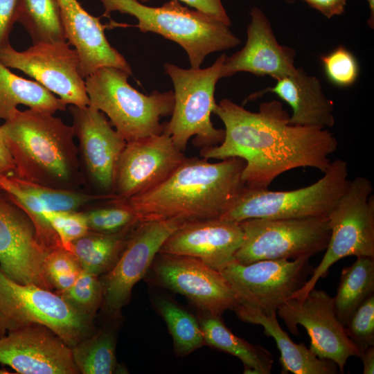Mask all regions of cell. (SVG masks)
Segmentation results:
<instances>
[{
    "label": "cell",
    "mask_w": 374,
    "mask_h": 374,
    "mask_svg": "<svg viewBox=\"0 0 374 374\" xmlns=\"http://www.w3.org/2000/svg\"><path fill=\"white\" fill-rule=\"evenodd\" d=\"M213 114L224 125V138L218 145L202 148L200 156L244 160L242 179L247 188H268L280 175L298 168L323 173L337 149V139L326 128L290 124V115L276 100L252 112L224 98Z\"/></svg>",
    "instance_id": "cell-1"
},
{
    "label": "cell",
    "mask_w": 374,
    "mask_h": 374,
    "mask_svg": "<svg viewBox=\"0 0 374 374\" xmlns=\"http://www.w3.org/2000/svg\"><path fill=\"white\" fill-rule=\"evenodd\" d=\"M244 165L238 157L217 163L186 157L154 188L127 199L115 198L129 207L140 222L220 218L245 187L242 179Z\"/></svg>",
    "instance_id": "cell-2"
},
{
    "label": "cell",
    "mask_w": 374,
    "mask_h": 374,
    "mask_svg": "<svg viewBox=\"0 0 374 374\" xmlns=\"http://www.w3.org/2000/svg\"><path fill=\"white\" fill-rule=\"evenodd\" d=\"M15 175L51 188L76 190L82 184L78 148L72 126L53 114L29 108L0 126Z\"/></svg>",
    "instance_id": "cell-3"
},
{
    "label": "cell",
    "mask_w": 374,
    "mask_h": 374,
    "mask_svg": "<svg viewBox=\"0 0 374 374\" xmlns=\"http://www.w3.org/2000/svg\"><path fill=\"white\" fill-rule=\"evenodd\" d=\"M103 16L118 11L134 17L143 33L160 35L180 45L186 52L192 68H200L205 57L216 51L234 48L240 39L229 26L199 10L170 0L161 6L151 7L139 0H99Z\"/></svg>",
    "instance_id": "cell-4"
},
{
    "label": "cell",
    "mask_w": 374,
    "mask_h": 374,
    "mask_svg": "<svg viewBox=\"0 0 374 374\" xmlns=\"http://www.w3.org/2000/svg\"><path fill=\"white\" fill-rule=\"evenodd\" d=\"M130 75L103 66L84 78L89 105L103 112L126 142L162 133L160 119L172 114L175 104L172 91L143 94L129 84Z\"/></svg>",
    "instance_id": "cell-5"
},
{
    "label": "cell",
    "mask_w": 374,
    "mask_h": 374,
    "mask_svg": "<svg viewBox=\"0 0 374 374\" xmlns=\"http://www.w3.org/2000/svg\"><path fill=\"white\" fill-rule=\"evenodd\" d=\"M323 174L312 185L293 190L245 186L220 219L240 222L252 218L328 217L349 185L347 163L335 159Z\"/></svg>",
    "instance_id": "cell-6"
},
{
    "label": "cell",
    "mask_w": 374,
    "mask_h": 374,
    "mask_svg": "<svg viewBox=\"0 0 374 374\" xmlns=\"http://www.w3.org/2000/svg\"><path fill=\"white\" fill-rule=\"evenodd\" d=\"M226 56L220 55L204 69H186L173 64H164L174 85L175 104L170 121L164 123L163 130L182 152L192 137L193 144L201 149L218 145L224 140V130L215 128L211 116L217 105L215 86L222 78Z\"/></svg>",
    "instance_id": "cell-7"
},
{
    "label": "cell",
    "mask_w": 374,
    "mask_h": 374,
    "mask_svg": "<svg viewBox=\"0 0 374 374\" xmlns=\"http://www.w3.org/2000/svg\"><path fill=\"white\" fill-rule=\"evenodd\" d=\"M91 320L59 294L34 284L17 283L0 269V337L6 331L40 325L72 348L90 336Z\"/></svg>",
    "instance_id": "cell-8"
},
{
    "label": "cell",
    "mask_w": 374,
    "mask_h": 374,
    "mask_svg": "<svg viewBox=\"0 0 374 374\" xmlns=\"http://www.w3.org/2000/svg\"><path fill=\"white\" fill-rule=\"evenodd\" d=\"M371 181L359 176L349 185L328 216L330 236L326 253L305 285L292 298H303L346 256L374 258V196Z\"/></svg>",
    "instance_id": "cell-9"
},
{
    "label": "cell",
    "mask_w": 374,
    "mask_h": 374,
    "mask_svg": "<svg viewBox=\"0 0 374 374\" xmlns=\"http://www.w3.org/2000/svg\"><path fill=\"white\" fill-rule=\"evenodd\" d=\"M239 224L243 237L235 259L242 264L310 258L326 249L330 236L328 217L252 218Z\"/></svg>",
    "instance_id": "cell-10"
},
{
    "label": "cell",
    "mask_w": 374,
    "mask_h": 374,
    "mask_svg": "<svg viewBox=\"0 0 374 374\" xmlns=\"http://www.w3.org/2000/svg\"><path fill=\"white\" fill-rule=\"evenodd\" d=\"M313 269L309 257L262 260L249 264L233 259L221 273L240 305L269 316L277 313L305 285Z\"/></svg>",
    "instance_id": "cell-11"
},
{
    "label": "cell",
    "mask_w": 374,
    "mask_h": 374,
    "mask_svg": "<svg viewBox=\"0 0 374 374\" xmlns=\"http://www.w3.org/2000/svg\"><path fill=\"white\" fill-rule=\"evenodd\" d=\"M69 42L38 43L23 51L10 44L0 50V62L34 78L66 105L84 107L89 105L80 60Z\"/></svg>",
    "instance_id": "cell-12"
},
{
    "label": "cell",
    "mask_w": 374,
    "mask_h": 374,
    "mask_svg": "<svg viewBox=\"0 0 374 374\" xmlns=\"http://www.w3.org/2000/svg\"><path fill=\"white\" fill-rule=\"evenodd\" d=\"M186 221L179 218L139 222L114 266L103 280L104 310L115 317L130 299L132 289L148 271L163 242Z\"/></svg>",
    "instance_id": "cell-13"
},
{
    "label": "cell",
    "mask_w": 374,
    "mask_h": 374,
    "mask_svg": "<svg viewBox=\"0 0 374 374\" xmlns=\"http://www.w3.org/2000/svg\"><path fill=\"white\" fill-rule=\"evenodd\" d=\"M277 313L291 333L299 335L297 327L302 326L310 338L312 352L321 359L335 362L340 373H344L349 357H359L336 317L333 298L325 291L314 287L303 298L290 299Z\"/></svg>",
    "instance_id": "cell-14"
},
{
    "label": "cell",
    "mask_w": 374,
    "mask_h": 374,
    "mask_svg": "<svg viewBox=\"0 0 374 374\" xmlns=\"http://www.w3.org/2000/svg\"><path fill=\"white\" fill-rule=\"evenodd\" d=\"M150 269L157 284L186 296L202 312L221 317L239 304L221 271L198 258L158 253Z\"/></svg>",
    "instance_id": "cell-15"
},
{
    "label": "cell",
    "mask_w": 374,
    "mask_h": 374,
    "mask_svg": "<svg viewBox=\"0 0 374 374\" xmlns=\"http://www.w3.org/2000/svg\"><path fill=\"white\" fill-rule=\"evenodd\" d=\"M50 249L28 215L0 188V269L11 280L51 290L44 270Z\"/></svg>",
    "instance_id": "cell-16"
},
{
    "label": "cell",
    "mask_w": 374,
    "mask_h": 374,
    "mask_svg": "<svg viewBox=\"0 0 374 374\" xmlns=\"http://www.w3.org/2000/svg\"><path fill=\"white\" fill-rule=\"evenodd\" d=\"M166 132L127 142L116 170L113 193L127 199L166 180L185 159Z\"/></svg>",
    "instance_id": "cell-17"
},
{
    "label": "cell",
    "mask_w": 374,
    "mask_h": 374,
    "mask_svg": "<svg viewBox=\"0 0 374 374\" xmlns=\"http://www.w3.org/2000/svg\"><path fill=\"white\" fill-rule=\"evenodd\" d=\"M0 364L21 374H77L71 348L46 327L33 325L0 337Z\"/></svg>",
    "instance_id": "cell-18"
},
{
    "label": "cell",
    "mask_w": 374,
    "mask_h": 374,
    "mask_svg": "<svg viewBox=\"0 0 374 374\" xmlns=\"http://www.w3.org/2000/svg\"><path fill=\"white\" fill-rule=\"evenodd\" d=\"M69 111L87 175L98 188L113 193L117 164L127 142L101 111L89 105H70Z\"/></svg>",
    "instance_id": "cell-19"
},
{
    "label": "cell",
    "mask_w": 374,
    "mask_h": 374,
    "mask_svg": "<svg viewBox=\"0 0 374 374\" xmlns=\"http://www.w3.org/2000/svg\"><path fill=\"white\" fill-rule=\"evenodd\" d=\"M242 237L237 222L220 218L186 222L167 238L159 253L194 257L221 271L235 259Z\"/></svg>",
    "instance_id": "cell-20"
},
{
    "label": "cell",
    "mask_w": 374,
    "mask_h": 374,
    "mask_svg": "<svg viewBox=\"0 0 374 374\" xmlns=\"http://www.w3.org/2000/svg\"><path fill=\"white\" fill-rule=\"evenodd\" d=\"M249 13L246 44L235 53L226 56L222 78L242 71L277 80L294 72L295 51L278 42L269 20L260 8L253 6Z\"/></svg>",
    "instance_id": "cell-21"
},
{
    "label": "cell",
    "mask_w": 374,
    "mask_h": 374,
    "mask_svg": "<svg viewBox=\"0 0 374 374\" xmlns=\"http://www.w3.org/2000/svg\"><path fill=\"white\" fill-rule=\"evenodd\" d=\"M57 1L66 39L78 54L83 78L103 66L118 68L132 75L125 58L107 39L99 18L87 12L78 0Z\"/></svg>",
    "instance_id": "cell-22"
},
{
    "label": "cell",
    "mask_w": 374,
    "mask_h": 374,
    "mask_svg": "<svg viewBox=\"0 0 374 374\" xmlns=\"http://www.w3.org/2000/svg\"><path fill=\"white\" fill-rule=\"evenodd\" d=\"M273 87L258 91L252 98L273 93L292 108L290 124L320 128L335 124L334 103L324 94L319 80L296 68L292 73L280 78Z\"/></svg>",
    "instance_id": "cell-23"
},
{
    "label": "cell",
    "mask_w": 374,
    "mask_h": 374,
    "mask_svg": "<svg viewBox=\"0 0 374 374\" xmlns=\"http://www.w3.org/2000/svg\"><path fill=\"white\" fill-rule=\"evenodd\" d=\"M233 311L243 322L260 325L265 334L271 337L280 350L281 373L335 374L339 368L335 362L321 359L308 348L303 343L296 344L279 325L277 313L266 316L260 312L238 304Z\"/></svg>",
    "instance_id": "cell-24"
},
{
    "label": "cell",
    "mask_w": 374,
    "mask_h": 374,
    "mask_svg": "<svg viewBox=\"0 0 374 374\" xmlns=\"http://www.w3.org/2000/svg\"><path fill=\"white\" fill-rule=\"evenodd\" d=\"M199 323L207 345L239 358L244 373L270 374L273 355L260 345L251 344L235 336L224 323L221 317L203 312Z\"/></svg>",
    "instance_id": "cell-25"
},
{
    "label": "cell",
    "mask_w": 374,
    "mask_h": 374,
    "mask_svg": "<svg viewBox=\"0 0 374 374\" xmlns=\"http://www.w3.org/2000/svg\"><path fill=\"white\" fill-rule=\"evenodd\" d=\"M19 105L53 114L67 105L39 82L13 73L0 62V120L9 119Z\"/></svg>",
    "instance_id": "cell-26"
},
{
    "label": "cell",
    "mask_w": 374,
    "mask_h": 374,
    "mask_svg": "<svg viewBox=\"0 0 374 374\" xmlns=\"http://www.w3.org/2000/svg\"><path fill=\"white\" fill-rule=\"evenodd\" d=\"M139 223L115 233L89 230L84 235L73 241L68 250L75 255L82 269L97 276L106 274L118 260L132 231Z\"/></svg>",
    "instance_id": "cell-27"
},
{
    "label": "cell",
    "mask_w": 374,
    "mask_h": 374,
    "mask_svg": "<svg viewBox=\"0 0 374 374\" xmlns=\"http://www.w3.org/2000/svg\"><path fill=\"white\" fill-rule=\"evenodd\" d=\"M374 294V258L358 256L355 262L342 269L334 310L345 327L356 310Z\"/></svg>",
    "instance_id": "cell-28"
},
{
    "label": "cell",
    "mask_w": 374,
    "mask_h": 374,
    "mask_svg": "<svg viewBox=\"0 0 374 374\" xmlns=\"http://www.w3.org/2000/svg\"><path fill=\"white\" fill-rule=\"evenodd\" d=\"M16 22L25 28L33 44L67 40L57 0H19Z\"/></svg>",
    "instance_id": "cell-29"
},
{
    "label": "cell",
    "mask_w": 374,
    "mask_h": 374,
    "mask_svg": "<svg viewBox=\"0 0 374 374\" xmlns=\"http://www.w3.org/2000/svg\"><path fill=\"white\" fill-rule=\"evenodd\" d=\"M154 304L167 324L177 355H188L205 344L199 321L188 311L166 296H155Z\"/></svg>",
    "instance_id": "cell-30"
},
{
    "label": "cell",
    "mask_w": 374,
    "mask_h": 374,
    "mask_svg": "<svg viewBox=\"0 0 374 374\" xmlns=\"http://www.w3.org/2000/svg\"><path fill=\"white\" fill-rule=\"evenodd\" d=\"M114 332L102 330L71 348L73 361L83 374H112L118 366Z\"/></svg>",
    "instance_id": "cell-31"
},
{
    "label": "cell",
    "mask_w": 374,
    "mask_h": 374,
    "mask_svg": "<svg viewBox=\"0 0 374 374\" xmlns=\"http://www.w3.org/2000/svg\"><path fill=\"white\" fill-rule=\"evenodd\" d=\"M98 276L82 269L72 286L59 294L78 311L92 317L103 299V285Z\"/></svg>",
    "instance_id": "cell-32"
},
{
    "label": "cell",
    "mask_w": 374,
    "mask_h": 374,
    "mask_svg": "<svg viewBox=\"0 0 374 374\" xmlns=\"http://www.w3.org/2000/svg\"><path fill=\"white\" fill-rule=\"evenodd\" d=\"M44 267L49 282L59 292L71 287L82 269L75 255L62 246L47 252Z\"/></svg>",
    "instance_id": "cell-33"
},
{
    "label": "cell",
    "mask_w": 374,
    "mask_h": 374,
    "mask_svg": "<svg viewBox=\"0 0 374 374\" xmlns=\"http://www.w3.org/2000/svg\"><path fill=\"white\" fill-rule=\"evenodd\" d=\"M111 206L84 212L90 231L115 233L140 222L134 213L115 197L109 199Z\"/></svg>",
    "instance_id": "cell-34"
},
{
    "label": "cell",
    "mask_w": 374,
    "mask_h": 374,
    "mask_svg": "<svg viewBox=\"0 0 374 374\" xmlns=\"http://www.w3.org/2000/svg\"><path fill=\"white\" fill-rule=\"evenodd\" d=\"M321 61L326 78L334 85L350 87L359 76V63L355 55L344 46H339L322 55Z\"/></svg>",
    "instance_id": "cell-35"
},
{
    "label": "cell",
    "mask_w": 374,
    "mask_h": 374,
    "mask_svg": "<svg viewBox=\"0 0 374 374\" xmlns=\"http://www.w3.org/2000/svg\"><path fill=\"white\" fill-rule=\"evenodd\" d=\"M344 329L359 350V356L368 348L374 346V294L356 310Z\"/></svg>",
    "instance_id": "cell-36"
},
{
    "label": "cell",
    "mask_w": 374,
    "mask_h": 374,
    "mask_svg": "<svg viewBox=\"0 0 374 374\" xmlns=\"http://www.w3.org/2000/svg\"><path fill=\"white\" fill-rule=\"evenodd\" d=\"M44 217L57 235L61 246L67 250L73 241L89 231L84 212L48 211L44 213Z\"/></svg>",
    "instance_id": "cell-37"
},
{
    "label": "cell",
    "mask_w": 374,
    "mask_h": 374,
    "mask_svg": "<svg viewBox=\"0 0 374 374\" xmlns=\"http://www.w3.org/2000/svg\"><path fill=\"white\" fill-rule=\"evenodd\" d=\"M19 0H0V50L10 45V34L16 22Z\"/></svg>",
    "instance_id": "cell-38"
},
{
    "label": "cell",
    "mask_w": 374,
    "mask_h": 374,
    "mask_svg": "<svg viewBox=\"0 0 374 374\" xmlns=\"http://www.w3.org/2000/svg\"><path fill=\"white\" fill-rule=\"evenodd\" d=\"M141 3H146L150 0H139ZM183 2L188 6L199 10L215 19L231 26V19L221 0H177Z\"/></svg>",
    "instance_id": "cell-39"
},
{
    "label": "cell",
    "mask_w": 374,
    "mask_h": 374,
    "mask_svg": "<svg viewBox=\"0 0 374 374\" xmlns=\"http://www.w3.org/2000/svg\"><path fill=\"white\" fill-rule=\"evenodd\" d=\"M293 3L296 0H284ZM310 7L320 12L326 17L330 19L342 15L345 12L347 0H303Z\"/></svg>",
    "instance_id": "cell-40"
},
{
    "label": "cell",
    "mask_w": 374,
    "mask_h": 374,
    "mask_svg": "<svg viewBox=\"0 0 374 374\" xmlns=\"http://www.w3.org/2000/svg\"><path fill=\"white\" fill-rule=\"evenodd\" d=\"M15 166L0 133V175H15Z\"/></svg>",
    "instance_id": "cell-41"
},
{
    "label": "cell",
    "mask_w": 374,
    "mask_h": 374,
    "mask_svg": "<svg viewBox=\"0 0 374 374\" xmlns=\"http://www.w3.org/2000/svg\"><path fill=\"white\" fill-rule=\"evenodd\" d=\"M362 361L364 374H373L374 373V346L365 350L359 356Z\"/></svg>",
    "instance_id": "cell-42"
},
{
    "label": "cell",
    "mask_w": 374,
    "mask_h": 374,
    "mask_svg": "<svg viewBox=\"0 0 374 374\" xmlns=\"http://www.w3.org/2000/svg\"><path fill=\"white\" fill-rule=\"evenodd\" d=\"M370 10V16L368 20V24L371 28L374 26V0H366Z\"/></svg>",
    "instance_id": "cell-43"
},
{
    "label": "cell",
    "mask_w": 374,
    "mask_h": 374,
    "mask_svg": "<svg viewBox=\"0 0 374 374\" xmlns=\"http://www.w3.org/2000/svg\"><path fill=\"white\" fill-rule=\"evenodd\" d=\"M10 373L6 369H0V374H8Z\"/></svg>",
    "instance_id": "cell-44"
}]
</instances>
